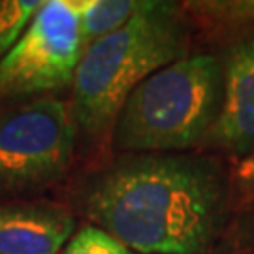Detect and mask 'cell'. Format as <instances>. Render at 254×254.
I'll list each match as a JSON object with an SVG mask.
<instances>
[{
	"mask_svg": "<svg viewBox=\"0 0 254 254\" xmlns=\"http://www.w3.org/2000/svg\"><path fill=\"white\" fill-rule=\"evenodd\" d=\"M232 175L198 153H127L77 189V209L137 254H207L226 226Z\"/></svg>",
	"mask_w": 254,
	"mask_h": 254,
	"instance_id": "1",
	"label": "cell"
},
{
	"mask_svg": "<svg viewBox=\"0 0 254 254\" xmlns=\"http://www.w3.org/2000/svg\"><path fill=\"white\" fill-rule=\"evenodd\" d=\"M189 27L181 4L145 0L125 27L85 47L70 98L77 132L89 139L111 134L139 83L189 55Z\"/></svg>",
	"mask_w": 254,
	"mask_h": 254,
	"instance_id": "2",
	"label": "cell"
},
{
	"mask_svg": "<svg viewBox=\"0 0 254 254\" xmlns=\"http://www.w3.org/2000/svg\"><path fill=\"white\" fill-rule=\"evenodd\" d=\"M224 100V63L192 53L149 75L128 96L111 128L127 153H189L205 143Z\"/></svg>",
	"mask_w": 254,
	"mask_h": 254,
	"instance_id": "3",
	"label": "cell"
},
{
	"mask_svg": "<svg viewBox=\"0 0 254 254\" xmlns=\"http://www.w3.org/2000/svg\"><path fill=\"white\" fill-rule=\"evenodd\" d=\"M83 51L77 0H44L21 38L0 59V111L72 89Z\"/></svg>",
	"mask_w": 254,
	"mask_h": 254,
	"instance_id": "4",
	"label": "cell"
},
{
	"mask_svg": "<svg viewBox=\"0 0 254 254\" xmlns=\"http://www.w3.org/2000/svg\"><path fill=\"white\" fill-rule=\"evenodd\" d=\"M70 100L46 98L0 111V196H25L63 179L77 147Z\"/></svg>",
	"mask_w": 254,
	"mask_h": 254,
	"instance_id": "5",
	"label": "cell"
},
{
	"mask_svg": "<svg viewBox=\"0 0 254 254\" xmlns=\"http://www.w3.org/2000/svg\"><path fill=\"white\" fill-rule=\"evenodd\" d=\"M205 143L239 158L254 153V38L228 55L222 109Z\"/></svg>",
	"mask_w": 254,
	"mask_h": 254,
	"instance_id": "6",
	"label": "cell"
},
{
	"mask_svg": "<svg viewBox=\"0 0 254 254\" xmlns=\"http://www.w3.org/2000/svg\"><path fill=\"white\" fill-rule=\"evenodd\" d=\"M75 234L73 215L51 201L0 203V254H61Z\"/></svg>",
	"mask_w": 254,
	"mask_h": 254,
	"instance_id": "7",
	"label": "cell"
},
{
	"mask_svg": "<svg viewBox=\"0 0 254 254\" xmlns=\"http://www.w3.org/2000/svg\"><path fill=\"white\" fill-rule=\"evenodd\" d=\"M145 0H77V13L85 47L125 27Z\"/></svg>",
	"mask_w": 254,
	"mask_h": 254,
	"instance_id": "8",
	"label": "cell"
},
{
	"mask_svg": "<svg viewBox=\"0 0 254 254\" xmlns=\"http://www.w3.org/2000/svg\"><path fill=\"white\" fill-rule=\"evenodd\" d=\"M181 6L189 21L209 32H234L254 23V0H207Z\"/></svg>",
	"mask_w": 254,
	"mask_h": 254,
	"instance_id": "9",
	"label": "cell"
},
{
	"mask_svg": "<svg viewBox=\"0 0 254 254\" xmlns=\"http://www.w3.org/2000/svg\"><path fill=\"white\" fill-rule=\"evenodd\" d=\"M44 0H0V59L25 32Z\"/></svg>",
	"mask_w": 254,
	"mask_h": 254,
	"instance_id": "10",
	"label": "cell"
},
{
	"mask_svg": "<svg viewBox=\"0 0 254 254\" xmlns=\"http://www.w3.org/2000/svg\"><path fill=\"white\" fill-rule=\"evenodd\" d=\"M61 254H137L125 247L119 239L108 234L106 230L87 224L79 228L70 241L66 243Z\"/></svg>",
	"mask_w": 254,
	"mask_h": 254,
	"instance_id": "11",
	"label": "cell"
},
{
	"mask_svg": "<svg viewBox=\"0 0 254 254\" xmlns=\"http://www.w3.org/2000/svg\"><path fill=\"white\" fill-rule=\"evenodd\" d=\"M232 189L245 200H254V153L241 158L232 173Z\"/></svg>",
	"mask_w": 254,
	"mask_h": 254,
	"instance_id": "12",
	"label": "cell"
},
{
	"mask_svg": "<svg viewBox=\"0 0 254 254\" xmlns=\"http://www.w3.org/2000/svg\"><path fill=\"white\" fill-rule=\"evenodd\" d=\"M247 254H254V253H247Z\"/></svg>",
	"mask_w": 254,
	"mask_h": 254,
	"instance_id": "13",
	"label": "cell"
}]
</instances>
